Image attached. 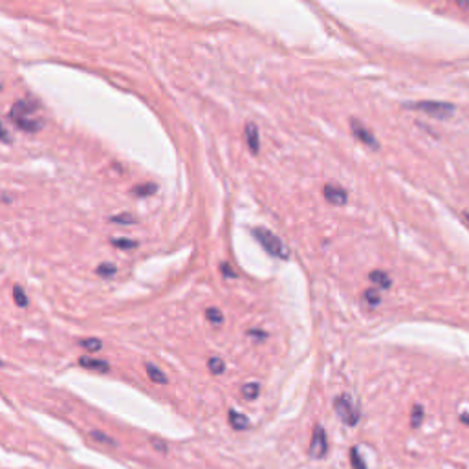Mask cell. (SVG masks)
I'll list each match as a JSON object with an SVG mask.
<instances>
[{"instance_id": "obj_14", "label": "cell", "mask_w": 469, "mask_h": 469, "mask_svg": "<svg viewBox=\"0 0 469 469\" xmlns=\"http://www.w3.org/2000/svg\"><path fill=\"white\" fill-rule=\"evenodd\" d=\"M79 347H83V348L88 350V352H99V350L103 348V343L99 341V339H96V337H88V339H81Z\"/></svg>"}, {"instance_id": "obj_13", "label": "cell", "mask_w": 469, "mask_h": 469, "mask_svg": "<svg viewBox=\"0 0 469 469\" xmlns=\"http://www.w3.org/2000/svg\"><path fill=\"white\" fill-rule=\"evenodd\" d=\"M158 191V187H156V183H141V185H138V187H134L132 189V192H134L136 196H151V194H154V192Z\"/></svg>"}, {"instance_id": "obj_24", "label": "cell", "mask_w": 469, "mask_h": 469, "mask_svg": "<svg viewBox=\"0 0 469 469\" xmlns=\"http://www.w3.org/2000/svg\"><path fill=\"white\" fill-rule=\"evenodd\" d=\"M92 436L97 438V442H103V444L116 445V442H114L112 438H108V436H106V434H101V433H97V431H92Z\"/></svg>"}, {"instance_id": "obj_18", "label": "cell", "mask_w": 469, "mask_h": 469, "mask_svg": "<svg viewBox=\"0 0 469 469\" xmlns=\"http://www.w3.org/2000/svg\"><path fill=\"white\" fill-rule=\"evenodd\" d=\"M13 299H15L17 306H20V308H26V306H28V297H26L24 290L20 286L13 288Z\"/></svg>"}, {"instance_id": "obj_9", "label": "cell", "mask_w": 469, "mask_h": 469, "mask_svg": "<svg viewBox=\"0 0 469 469\" xmlns=\"http://www.w3.org/2000/svg\"><path fill=\"white\" fill-rule=\"evenodd\" d=\"M244 134H246V143L247 147H249V151L253 152V154H257V152H259V130H257V127H255L253 123H247Z\"/></svg>"}, {"instance_id": "obj_22", "label": "cell", "mask_w": 469, "mask_h": 469, "mask_svg": "<svg viewBox=\"0 0 469 469\" xmlns=\"http://www.w3.org/2000/svg\"><path fill=\"white\" fill-rule=\"evenodd\" d=\"M421 420H423V409H421L420 405H414L413 416H411V425H413V427H420Z\"/></svg>"}, {"instance_id": "obj_15", "label": "cell", "mask_w": 469, "mask_h": 469, "mask_svg": "<svg viewBox=\"0 0 469 469\" xmlns=\"http://www.w3.org/2000/svg\"><path fill=\"white\" fill-rule=\"evenodd\" d=\"M348 454H350V464H352V468H354V469H366L365 460L359 456V451L356 449V447H352Z\"/></svg>"}, {"instance_id": "obj_5", "label": "cell", "mask_w": 469, "mask_h": 469, "mask_svg": "<svg viewBox=\"0 0 469 469\" xmlns=\"http://www.w3.org/2000/svg\"><path fill=\"white\" fill-rule=\"evenodd\" d=\"M328 453V438H326V431L323 429V425L315 423L313 433H312V442L308 447V454L312 458H325Z\"/></svg>"}, {"instance_id": "obj_23", "label": "cell", "mask_w": 469, "mask_h": 469, "mask_svg": "<svg viewBox=\"0 0 469 469\" xmlns=\"http://www.w3.org/2000/svg\"><path fill=\"white\" fill-rule=\"evenodd\" d=\"M116 271H118V268H116L114 264H108V262L101 264V266L97 268V273H99V275H103V277H112Z\"/></svg>"}, {"instance_id": "obj_7", "label": "cell", "mask_w": 469, "mask_h": 469, "mask_svg": "<svg viewBox=\"0 0 469 469\" xmlns=\"http://www.w3.org/2000/svg\"><path fill=\"white\" fill-rule=\"evenodd\" d=\"M323 196H325L326 202L332 204V206H343V204H347V200H348L347 191L343 189L341 185H335V183H326L325 187H323Z\"/></svg>"}, {"instance_id": "obj_19", "label": "cell", "mask_w": 469, "mask_h": 469, "mask_svg": "<svg viewBox=\"0 0 469 469\" xmlns=\"http://www.w3.org/2000/svg\"><path fill=\"white\" fill-rule=\"evenodd\" d=\"M363 297H365V301L368 302L370 306H376V304L382 302V295H380L378 290H366L365 294H363Z\"/></svg>"}, {"instance_id": "obj_6", "label": "cell", "mask_w": 469, "mask_h": 469, "mask_svg": "<svg viewBox=\"0 0 469 469\" xmlns=\"http://www.w3.org/2000/svg\"><path fill=\"white\" fill-rule=\"evenodd\" d=\"M350 130H352V134H354V138L356 139H359L361 143H365L366 147H370V149H378L380 145H378V141H376V136L368 130V128L361 123V121L358 120H350Z\"/></svg>"}, {"instance_id": "obj_25", "label": "cell", "mask_w": 469, "mask_h": 469, "mask_svg": "<svg viewBox=\"0 0 469 469\" xmlns=\"http://www.w3.org/2000/svg\"><path fill=\"white\" fill-rule=\"evenodd\" d=\"M112 220H114V222H120V224H132V222H136V220H134V218H132V216H127V215L114 216Z\"/></svg>"}, {"instance_id": "obj_28", "label": "cell", "mask_w": 469, "mask_h": 469, "mask_svg": "<svg viewBox=\"0 0 469 469\" xmlns=\"http://www.w3.org/2000/svg\"><path fill=\"white\" fill-rule=\"evenodd\" d=\"M462 421H464V423H468V425H469V416H468V414H466V416H462Z\"/></svg>"}, {"instance_id": "obj_12", "label": "cell", "mask_w": 469, "mask_h": 469, "mask_svg": "<svg viewBox=\"0 0 469 469\" xmlns=\"http://www.w3.org/2000/svg\"><path fill=\"white\" fill-rule=\"evenodd\" d=\"M145 370H147V376L151 378V382L159 383V385H165V383H167V376L161 372V370H159L156 365L147 363V365H145Z\"/></svg>"}, {"instance_id": "obj_29", "label": "cell", "mask_w": 469, "mask_h": 469, "mask_svg": "<svg viewBox=\"0 0 469 469\" xmlns=\"http://www.w3.org/2000/svg\"><path fill=\"white\" fill-rule=\"evenodd\" d=\"M464 216H466V220H468V222H469V213H466V215H464Z\"/></svg>"}, {"instance_id": "obj_26", "label": "cell", "mask_w": 469, "mask_h": 469, "mask_svg": "<svg viewBox=\"0 0 469 469\" xmlns=\"http://www.w3.org/2000/svg\"><path fill=\"white\" fill-rule=\"evenodd\" d=\"M152 444H154V447H156L158 451H163V453H167V445H165V444H159L158 440H152Z\"/></svg>"}, {"instance_id": "obj_8", "label": "cell", "mask_w": 469, "mask_h": 469, "mask_svg": "<svg viewBox=\"0 0 469 469\" xmlns=\"http://www.w3.org/2000/svg\"><path fill=\"white\" fill-rule=\"evenodd\" d=\"M79 365L83 366V368H88V370H97V372H108V370H110V366H108V363H106V361H103V359L88 358V356H83V358L79 359Z\"/></svg>"}, {"instance_id": "obj_17", "label": "cell", "mask_w": 469, "mask_h": 469, "mask_svg": "<svg viewBox=\"0 0 469 469\" xmlns=\"http://www.w3.org/2000/svg\"><path fill=\"white\" fill-rule=\"evenodd\" d=\"M259 390H261L259 383H246V385L242 387V394H244V398H247V400H255V398L259 396Z\"/></svg>"}, {"instance_id": "obj_27", "label": "cell", "mask_w": 469, "mask_h": 469, "mask_svg": "<svg viewBox=\"0 0 469 469\" xmlns=\"http://www.w3.org/2000/svg\"><path fill=\"white\" fill-rule=\"evenodd\" d=\"M454 2H456L460 8H469V0H454Z\"/></svg>"}, {"instance_id": "obj_2", "label": "cell", "mask_w": 469, "mask_h": 469, "mask_svg": "<svg viewBox=\"0 0 469 469\" xmlns=\"http://www.w3.org/2000/svg\"><path fill=\"white\" fill-rule=\"evenodd\" d=\"M253 237L257 239V242L271 255V257H277V259H288V247L284 246V242L278 239L275 233H271L266 227H255Z\"/></svg>"}, {"instance_id": "obj_1", "label": "cell", "mask_w": 469, "mask_h": 469, "mask_svg": "<svg viewBox=\"0 0 469 469\" xmlns=\"http://www.w3.org/2000/svg\"><path fill=\"white\" fill-rule=\"evenodd\" d=\"M37 112V103L32 99H20L11 106L9 118L17 127L24 132H37L40 128V120L35 118Z\"/></svg>"}, {"instance_id": "obj_20", "label": "cell", "mask_w": 469, "mask_h": 469, "mask_svg": "<svg viewBox=\"0 0 469 469\" xmlns=\"http://www.w3.org/2000/svg\"><path fill=\"white\" fill-rule=\"evenodd\" d=\"M112 244L120 249H132V247L138 246V242L130 239H112Z\"/></svg>"}, {"instance_id": "obj_11", "label": "cell", "mask_w": 469, "mask_h": 469, "mask_svg": "<svg viewBox=\"0 0 469 469\" xmlns=\"http://www.w3.org/2000/svg\"><path fill=\"white\" fill-rule=\"evenodd\" d=\"M368 278L372 280L374 284L376 286H380V288H390V284H392V280H390V277L385 273V271H382V270H374L370 275H368Z\"/></svg>"}, {"instance_id": "obj_16", "label": "cell", "mask_w": 469, "mask_h": 469, "mask_svg": "<svg viewBox=\"0 0 469 469\" xmlns=\"http://www.w3.org/2000/svg\"><path fill=\"white\" fill-rule=\"evenodd\" d=\"M206 317L209 319V323H213L215 326H220V325H222V321H224L222 312L218 310V308H207Z\"/></svg>"}, {"instance_id": "obj_3", "label": "cell", "mask_w": 469, "mask_h": 469, "mask_svg": "<svg viewBox=\"0 0 469 469\" xmlns=\"http://www.w3.org/2000/svg\"><path fill=\"white\" fill-rule=\"evenodd\" d=\"M334 411L337 414V418L345 423V425H356L359 421V409L358 405L354 403L352 396L348 394H339V396L334 400Z\"/></svg>"}, {"instance_id": "obj_10", "label": "cell", "mask_w": 469, "mask_h": 469, "mask_svg": "<svg viewBox=\"0 0 469 469\" xmlns=\"http://www.w3.org/2000/svg\"><path fill=\"white\" fill-rule=\"evenodd\" d=\"M229 423L231 427L237 431H246L249 427V420L244 414L237 413V411H229Z\"/></svg>"}, {"instance_id": "obj_4", "label": "cell", "mask_w": 469, "mask_h": 469, "mask_svg": "<svg viewBox=\"0 0 469 469\" xmlns=\"http://www.w3.org/2000/svg\"><path fill=\"white\" fill-rule=\"evenodd\" d=\"M407 106L418 112H423L427 116H433V118H438V120H445V118L453 116L454 112V104L444 103V101H420V103H411Z\"/></svg>"}, {"instance_id": "obj_21", "label": "cell", "mask_w": 469, "mask_h": 469, "mask_svg": "<svg viewBox=\"0 0 469 469\" xmlns=\"http://www.w3.org/2000/svg\"><path fill=\"white\" fill-rule=\"evenodd\" d=\"M209 370L213 374H222L226 370V365L220 358H211L209 359Z\"/></svg>"}]
</instances>
